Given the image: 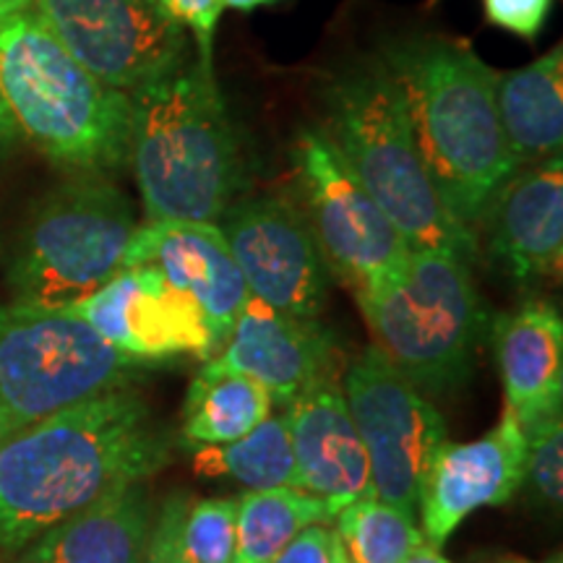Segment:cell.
<instances>
[{"label": "cell", "instance_id": "f1b7e54d", "mask_svg": "<svg viewBox=\"0 0 563 563\" xmlns=\"http://www.w3.org/2000/svg\"><path fill=\"white\" fill-rule=\"evenodd\" d=\"M483 3L490 24L532 40L543 30L553 0H483Z\"/></svg>", "mask_w": 563, "mask_h": 563}, {"label": "cell", "instance_id": "74e56055", "mask_svg": "<svg viewBox=\"0 0 563 563\" xmlns=\"http://www.w3.org/2000/svg\"><path fill=\"white\" fill-rule=\"evenodd\" d=\"M525 563H530V561H525ZM545 563H561V559H555V561H545Z\"/></svg>", "mask_w": 563, "mask_h": 563}, {"label": "cell", "instance_id": "44dd1931", "mask_svg": "<svg viewBox=\"0 0 563 563\" xmlns=\"http://www.w3.org/2000/svg\"><path fill=\"white\" fill-rule=\"evenodd\" d=\"M496 108L517 165L559 157L563 146V47L496 74Z\"/></svg>", "mask_w": 563, "mask_h": 563}, {"label": "cell", "instance_id": "836d02e7", "mask_svg": "<svg viewBox=\"0 0 563 563\" xmlns=\"http://www.w3.org/2000/svg\"><path fill=\"white\" fill-rule=\"evenodd\" d=\"M224 9H235V11H253L262 9V5H272L277 0H222Z\"/></svg>", "mask_w": 563, "mask_h": 563}, {"label": "cell", "instance_id": "ac0fdd59", "mask_svg": "<svg viewBox=\"0 0 563 563\" xmlns=\"http://www.w3.org/2000/svg\"><path fill=\"white\" fill-rule=\"evenodd\" d=\"M488 228V256L519 285L553 279L563 258L561 154L525 165L493 196L481 217Z\"/></svg>", "mask_w": 563, "mask_h": 563}, {"label": "cell", "instance_id": "1f68e13d", "mask_svg": "<svg viewBox=\"0 0 563 563\" xmlns=\"http://www.w3.org/2000/svg\"><path fill=\"white\" fill-rule=\"evenodd\" d=\"M21 136L19 125L13 121L9 102H5L3 87H0V154H3L9 146H13V141Z\"/></svg>", "mask_w": 563, "mask_h": 563}, {"label": "cell", "instance_id": "603a6c76", "mask_svg": "<svg viewBox=\"0 0 563 563\" xmlns=\"http://www.w3.org/2000/svg\"><path fill=\"white\" fill-rule=\"evenodd\" d=\"M334 511L302 488L245 490L238 498V545L232 563H272L302 530L329 525Z\"/></svg>", "mask_w": 563, "mask_h": 563}, {"label": "cell", "instance_id": "7c38bea8", "mask_svg": "<svg viewBox=\"0 0 563 563\" xmlns=\"http://www.w3.org/2000/svg\"><path fill=\"white\" fill-rule=\"evenodd\" d=\"M253 298L298 319H319L329 269L306 214L282 196L232 203L217 222Z\"/></svg>", "mask_w": 563, "mask_h": 563}, {"label": "cell", "instance_id": "8d00e7d4", "mask_svg": "<svg viewBox=\"0 0 563 563\" xmlns=\"http://www.w3.org/2000/svg\"><path fill=\"white\" fill-rule=\"evenodd\" d=\"M493 563H525V559H517V555H504V559H496Z\"/></svg>", "mask_w": 563, "mask_h": 563}, {"label": "cell", "instance_id": "30bf717a", "mask_svg": "<svg viewBox=\"0 0 563 563\" xmlns=\"http://www.w3.org/2000/svg\"><path fill=\"white\" fill-rule=\"evenodd\" d=\"M344 399L368 452L378 501L418 514L422 477L446 439V422L376 344L347 368Z\"/></svg>", "mask_w": 563, "mask_h": 563}, {"label": "cell", "instance_id": "e575fe53", "mask_svg": "<svg viewBox=\"0 0 563 563\" xmlns=\"http://www.w3.org/2000/svg\"><path fill=\"white\" fill-rule=\"evenodd\" d=\"M32 0H0V16H11V13L30 11Z\"/></svg>", "mask_w": 563, "mask_h": 563}, {"label": "cell", "instance_id": "484cf974", "mask_svg": "<svg viewBox=\"0 0 563 563\" xmlns=\"http://www.w3.org/2000/svg\"><path fill=\"white\" fill-rule=\"evenodd\" d=\"M238 545V498H201L188 504L178 530L186 563H232Z\"/></svg>", "mask_w": 563, "mask_h": 563}, {"label": "cell", "instance_id": "9a60e30c", "mask_svg": "<svg viewBox=\"0 0 563 563\" xmlns=\"http://www.w3.org/2000/svg\"><path fill=\"white\" fill-rule=\"evenodd\" d=\"M287 420H290L298 488L327 501L334 517L344 506L376 498L368 452L334 371L316 378L295 397Z\"/></svg>", "mask_w": 563, "mask_h": 563}, {"label": "cell", "instance_id": "83f0119b", "mask_svg": "<svg viewBox=\"0 0 563 563\" xmlns=\"http://www.w3.org/2000/svg\"><path fill=\"white\" fill-rule=\"evenodd\" d=\"M150 3L173 24L191 30L196 42H199V58L211 60L217 24H220L224 11L222 0H150Z\"/></svg>", "mask_w": 563, "mask_h": 563}, {"label": "cell", "instance_id": "ba28073f", "mask_svg": "<svg viewBox=\"0 0 563 563\" xmlns=\"http://www.w3.org/2000/svg\"><path fill=\"white\" fill-rule=\"evenodd\" d=\"M141 365L102 340L70 306H0V433L125 389Z\"/></svg>", "mask_w": 563, "mask_h": 563}, {"label": "cell", "instance_id": "d590c367", "mask_svg": "<svg viewBox=\"0 0 563 563\" xmlns=\"http://www.w3.org/2000/svg\"><path fill=\"white\" fill-rule=\"evenodd\" d=\"M332 563H352L347 551H344L340 534H336L334 530H332Z\"/></svg>", "mask_w": 563, "mask_h": 563}, {"label": "cell", "instance_id": "e0dca14e", "mask_svg": "<svg viewBox=\"0 0 563 563\" xmlns=\"http://www.w3.org/2000/svg\"><path fill=\"white\" fill-rule=\"evenodd\" d=\"M139 264L154 266L173 287L194 295L217 340L228 342L251 292L217 224L175 220L141 224L121 269Z\"/></svg>", "mask_w": 563, "mask_h": 563}, {"label": "cell", "instance_id": "8fae6325", "mask_svg": "<svg viewBox=\"0 0 563 563\" xmlns=\"http://www.w3.org/2000/svg\"><path fill=\"white\" fill-rule=\"evenodd\" d=\"M30 11L89 74L125 95L186 66V30L150 0H32Z\"/></svg>", "mask_w": 563, "mask_h": 563}, {"label": "cell", "instance_id": "7a4b0ae2", "mask_svg": "<svg viewBox=\"0 0 563 563\" xmlns=\"http://www.w3.org/2000/svg\"><path fill=\"white\" fill-rule=\"evenodd\" d=\"M129 162L146 222H211L235 203L245 165L211 60L131 95Z\"/></svg>", "mask_w": 563, "mask_h": 563}, {"label": "cell", "instance_id": "9c48e42d", "mask_svg": "<svg viewBox=\"0 0 563 563\" xmlns=\"http://www.w3.org/2000/svg\"><path fill=\"white\" fill-rule=\"evenodd\" d=\"M292 165L306 196V220L329 274L355 298L389 279L412 249L389 217L334 152L323 131H302L292 146Z\"/></svg>", "mask_w": 563, "mask_h": 563}, {"label": "cell", "instance_id": "5bb4252c", "mask_svg": "<svg viewBox=\"0 0 563 563\" xmlns=\"http://www.w3.org/2000/svg\"><path fill=\"white\" fill-rule=\"evenodd\" d=\"M525 431L509 412L473 443L443 441L422 477V540L441 548L470 514L509 501L525 485Z\"/></svg>", "mask_w": 563, "mask_h": 563}, {"label": "cell", "instance_id": "6da1fadb", "mask_svg": "<svg viewBox=\"0 0 563 563\" xmlns=\"http://www.w3.org/2000/svg\"><path fill=\"white\" fill-rule=\"evenodd\" d=\"M170 462V439L131 386L97 394L0 441V551H21L104 493Z\"/></svg>", "mask_w": 563, "mask_h": 563}, {"label": "cell", "instance_id": "cb8c5ba5", "mask_svg": "<svg viewBox=\"0 0 563 563\" xmlns=\"http://www.w3.org/2000/svg\"><path fill=\"white\" fill-rule=\"evenodd\" d=\"M194 467L207 477H235L249 485V490L285 488V485L298 488L287 412L269 415L249 435L224 446H203L194 456Z\"/></svg>", "mask_w": 563, "mask_h": 563}, {"label": "cell", "instance_id": "d6a6232c", "mask_svg": "<svg viewBox=\"0 0 563 563\" xmlns=\"http://www.w3.org/2000/svg\"><path fill=\"white\" fill-rule=\"evenodd\" d=\"M402 563H452V561L441 553V548H433L431 543H426V540H422V543L415 548V551L407 555Z\"/></svg>", "mask_w": 563, "mask_h": 563}, {"label": "cell", "instance_id": "ffe728a7", "mask_svg": "<svg viewBox=\"0 0 563 563\" xmlns=\"http://www.w3.org/2000/svg\"><path fill=\"white\" fill-rule=\"evenodd\" d=\"M154 519L146 485H123L34 538L19 563H146Z\"/></svg>", "mask_w": 563, "mask_h": 563}, {"label": "cell", "instance_id": "5b68a950", "mask_svg": "<svg viewBox=\"0 0 563 563\" xmlns=\"http://www.w3.org/2000/svg\"><path fill=\"white\" fill-rule=\"evenodd\" d=\"M0 87L19 133L55 165L104 175L129 162L131 95L89 74L32 11L0 16Z\"/></svg>", "mask_w": 563, "mask_h": 563}, {"label": "cell", "instance_id": "52a82bcc", "mask_svg": "<svg viewBox=\"0 0 563 563\" xmlns=\"http://www.w3.org/2000/svg\"><path fill=\"white\" fill-rule=\"evenodd\" d=\"M136 228L129 196L97 175L53 188L11 243L5 279L13 300L70 306L95 292L121 272Z\"/></svg>", "mask_w": 563, "mask_h": 563}, {"label": "cell", "instance_id": "7402d4cb", "mask_svg": "<svg viewBox=\"0 0 563 563\" xmlns=\"http://www.w3.org/2000/svg\"><path fill=\"white\" fill-rule=\"evenodd\" d=\"M272 394L243 373L217 368L207 363L188 386L183 402L180 443L188 449L224 446L272 415Z\"/></svg>", "mask_w": 563, "mask_h": 563}, {"label": "cell", "instance_id": "3957f363", "mask_svg": "<svg viewBox=\"0 0 563 563\" xmlns=\"http://www.w3.org/2000/svg\"><path fill=\"white\" fill-rule=\"evenodd\" d=\"M405 91L415 144L446 209L473 230L519 170L496 108V70L473 47L422 40L386 58Z\"/></svg>", "mask_w": 563, "mask_h": 563}, {"label": "cell", "instance_id": "f35d334b", "mask_svg": "<svg viewBox=\"0 0 563 563\" xmlns=\"http://www.w3.org/2000/svg\"><path fill=\"white\" fill-rule=\"evenodd\" d=\"M0 441H3V433H0Z\"/></svg>", "mask_w": 563, "mask_h": 563}, {"label": "cell", "instance_id": "277c9868", "mask_svg": "<svg viewBox=\"0 0 563 563\" xmlns=\"http://www.w3.org/2000/svg\"><path fill=\"white\" fill-rule=\"evenodd\" d=\"M321 131L412 251L473 262L475 232L435 191L415 144L405 91L386 60L352 68L329 84Z\"/></svg>", "mask_w": 563, "mask_h": 563}, {"label": "cell", "instance_id": "2e32d148", "mask_svg": "<svg viewBox=\"0 0 563 563\" xmlns=\"http://www.w3.org/2000/svg\"><path fill=\"white\" fill-rule=\"evenodd\" d=\"M209 361L253 378L266 386L272 402L290 407L308 384L334 371L336 347L319 319H298L251 295L228 342Z\"/></svg>", "mask_w": 563, "mask_h": 563}, {"label": "cell", "instance_id": "4fadbf2b", "mask_svg": "<svg viewBox=\"0 0 563 563\" xmlns=\"http://www.w3.org/2000/svg\"><path fill=\"white\" fill-rule=\"evenodd\" d=\"M70 308L104 342L144 365L183 355L209 361L222 350L199 300L150 264L125 266Z\"/></svg>", "mask_w": 563, "mask_h": 563}, {"label": "cell", "instance_id": "4dcf8cb0", "mask_svg": "<svg viewBox=\"0 0 563 563\" xmlns=\"http://www.w3.org/2000/svg\"><path fill=\"white\" fill-rule=\"evenodd\" d=\"M272 563H332V527H308Z\"/></svg>", "mask_w": 563, "mask_h": 563}, {"label": "cell", "instance_id": "d4e9b609", "mask_svg": "<svg viewBox=\"0 0 563 563\" xmlns=\"http://www.w3.org/2000/svg\"><path fill=\"white\" fill-rule=\"evenodd\" d=\"M334 519V532L352 563H402L422 543L415 514L378 498L344 506Z\"/></svg>", "mask_w": 563, "mask_h": 563}, {"label": "cell", "instance_id": "8992f818", "mask_svg": "<svg viewBox=\"0 0 563 563\" xmlns=\"http://www.w3.org/2000/svg\"><path fill=\"white\" fill-rule=\"evenodd\" d=\"M357 302L376 347L415 389L446 394L467 382L485 311L464 258L412 251L389 279Z\"/></svg>", "mask_w": 563, "mask_h": 563}, {"label": "cell", "instance_id": "4316f807", "mask_svg": "<svg viewBox=\"0 0 563 563\" xmlns=\"http://www.w3.org/2000/svg\"><path fill=\"white\" fill-rule=\"evenodd\" d=\"M525 452V483L530 498L543 509H561L563 501V420L548 415L522 428Z\"/></svg>", "mask_w": 563, "mask_h": 563}, {"label": "cell", "instance_id": "d6986e66", "mask_svg": "<svg viewBox=\"0 0 563 563\" xmlns=\"http://www.w3.org/2000/svg\"><path fill=\"white\" fill-rule=\"evenodd\" d=\"M506 410L519 426L559 415L563 405V321L545 300H527L493 327Z\"/></svg>", "mask_w": 563, "mask_h": 563}, {"label": "cell", "instance_id": "f546056e", "mask_svg": "<svg viewBox=\"0 0 563 563\" xmlns=\"http://www.w3.org/2000/svg\"><path fill=\"white\" fill-rule=\"evenodd\" d=\"M188 504H191L188 493H173V496L165 498V504L157 511V519H154L146 563H186L178 551V530Z\"/></svg>", "mask_w": 563, "mask_h": 563}]
</instances>
